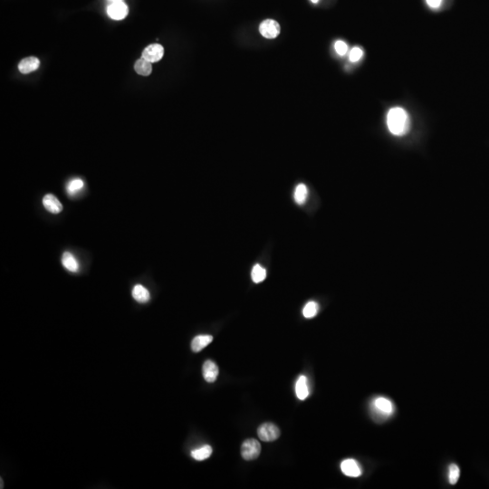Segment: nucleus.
Returning <instances> with one entry per match:
<instances>
[{
  "mask_svg": "<svg viewBox=\"0 0 489 489\" xmlns=\"http://www.w3.org/2000/svg\"><path fill=\"white\" fill-rule=\"evenodd\" d=\"M1 489H3V482H2V479H1Z\"/></svg>",
  "mask_w": 489,
  "mask_h": 489,
  "instance_id": "nucleus-28",
  "label": "nucleus"
},
{
  "mask_svg": "<svg viewBox=\"0 0 489 489\" xmlns=\"http://www.w3.org/2000/svg\"><path fill=\"white\" fill-rule=\"evenodd\" d=\"M108 1L110 2V4H112V3H116V2H122L123 0H108Z\"/></svg>",
  "mask_w": 489,
  "mask_h": 489,
  "instance_id": "nucleus-26",
  "label": "nucleus"
},
{
  "mask_svg": "<svg viewBox=\"0 0 489 489\" xmlns=\"http://www.w3.org/2000/svg\"><path fill=\"white\" fill-rule=\"evenodd\" d=\"M427 4L431 8H438L441 5L442 0H426Z\"/></svg>",
  "mask_w": 489,
  "mask_h": 489,
  "instance_id": "nucleus-25",
  "label": "nucleus"
},
{
  "mask_svg": "<svg viewBox=\"0 0 489 489\" xmlns=\"http://www.w3.org/2000/svg\"><path fill=\"white\" fill-rule=\"evenodd\" d=\"M342 472L350 477H358L362 474L359 463L353 458H348L341 464Z\"/></svg>",
  "mask_w": 489,
  "mask_h": 489,
  "instance_id": "nucleus-8",
  "label": "nucleus"
},
{
  "mask_svg": "<svg viewBox=\"0 0 489 489\" xmlns=\"http://www.w3.org/2000/svg\"><path fill=\"white\" fill-rule=\"evenodd\" d=\"M83 181L81 179H75L73 180H71L69 183H68L67 186V191L69 194L73 195L76 193L77 191L82 190L83 188Z\"/></svg>",
  "mask_w": 489,
  "mask_h": 489,
  "instance_id": "nucleus-22",
  "label": "nucleus"
},
{
  "mask_svg": "<svg viewBox=\"0 0 489 489\" xmlns=\"http://www.w3.org/2000/svg\"><path fill=\"white\" fill-rule=\"evenodd\" d=\"M259 32L265 38L274 39L280 34L281 27L278 22L273 19H266L260 24Z\"/></svg>",
  "mask_w": 489,
  "mask_h": 489,
  "instance_id": "nucleus-5",
  "label": "nucleus"
},
{
  "mask_svg": "<svg viewBox=\"0 0 489 489\" xmlns=\"http://www.w3.org/2000/svg\"><path fill=\"white\" fill-rule=\"evenodd\" d=\"M43 205L47 211L53 214H58L63 211V205L59 199L53 194H47L44 197Z\"/></svg>",
  "mask_w": 489,
  "mask_h": 489,
  "instance_id": "nucleus-11",
  "label": "nucleus"
},
{
  "mask_svg": "<svg viewBox=\"0 0 489 489\" xmlns=\"http://www.w3.org/2000/svg\"><path fill=\"white\" fill-rule=\"evenodd\" d=\"M261 452L260 443L254 439H249L243 442L241 446V456L245 460H253L258 458Z\"/></svg>",
  "mask_w": 489,
  "mask_h": 489,
  "instance_id": "nucleus-3",
  "label": "nucleus"
},
{
  "mask_svg": "<svg viewBox=\"0 0 489 489\" xmlns=\"http://www.w3.org/2000/svg\"><path fill=\"white\" fill-rule=\"evenodd\" d=\"M62 264L67 269L68 271L76 273L79 270V264L76 260V258L74 257L73 254L70 252H65L63 257H62Z\"/></svg>",
  "mask_w": 489,
  "mask_h": 489,
  "instance_id": "nucleus-15",
  "label": "nucleus"
},
{
  "mask_svg": "<svg viewBox=\"0 0 489 489\" xmlns=\"http://www.w3.org/2000/svg\"><path fill=\"white\" fill-rule=\"evenodd\" d=\"M372 408L374 413L380 415L381 418H387L393 413V403L384 397H378L374 400Z\"/></svg>",
  "mask_w": 489,
  "mask_h": 489,
  "instance_id": "nucleus-2",
  "label": "nucleus"
},
{
  "mask_svg": "<svg viewBox=\"0 0 489 489\" xmlns=\"http://www.w3.org/2000/svg\"><path fill=\"white\" fill-rule=\"evenodd\" d=\"M295 393L301 401H305L306 398L309 396V388H308V381L306 376L302 375L298 378L295 384Z\"/></svg>",
  "mask_w": 489,
  "mask_h": 489,
  "instance_id": "nucleus-13",
  "label": "nucleus"
},
{
  "mask_svg": "<svg viewBox=\"0 0 489 489\" xmlns=\"http://www.w3.org/2000/svg\"><path fill=\"white\" fill-rule=\"evenodd\" d=\"M318 311H319V306L316 302H313V301H311V302H308L306 304V306L304 307L303 309V314L304 316L307 318V319H310V318H312L314 317L317 313H318Z\"/></svg>",
  "mask_w": 489,
  "mask_h": 489,
  "instance_id": "nucleus-20",
  "label": "nucleus"
},
{
  "mask_svg": "<svg viewBox=\"0 0 489 489\" xmlns=\"http://www.w3.org/2000/svg\"><path fill=\"white\" fill-rule=\"evenodd\" d=\"M132 297L140 304H145L150 299L149 292L142 285H136L132 289Z\"/></svg>",
  "mask_w": 489,
  "mask_h": 489,
  "instance_id": "nucleus-14",
  "label": "nucleus"
},
{
  "mask_svg": "<svg viewBox=\"0 0 489 489\" xmlns=\"http://www.w3.org/2000/svg\"><path fill=\"white\" fill-rule=\"evenodd\" d=\"M211 454H212V448L209 445H206L201 448H196L193 451H191L192 457L198 461H202V460L209 458Z\"/></svg>",
  "mask_w": 489,
  "mask_h": 489,
  "instance_id": "nucleus-18",
  "label": "nucleus"
},
{
  "mask_svg": "<svg viewBox=\"0 0 489 489\" xmlns=\"http://www.w3.org/2000/svg\"><path fill=\"white\" fill-rule=\"evenodd\" d=\"M251 277L254 283H256V284L261 283L266 278V270L261 265L257 264V265H254V267L252 269Z\"/></svg>",
  "mask_w": 489,
  "mask_h": 489,
  "instance_id": "nucleus-19",
  "label": "nucleus"
},
{
  "mask_svg": "<svg viewBox=\"0 0 489 489\" xmlns=\"http://www.w3.org/2000/svg\"><path fill=\"white\" fill-rule=\"evenodd\" d=\"M39 66H40V60L37 57L28 56L27 58L21 60L18 65V70L22 74L27 75L36 71Z\"/></svg>",
  "mask_w": 489,
  "mask_h": 489,
  "instance_id": "nucleus-9",
  "label": "nucleus"
},
{
  "mask_svg": "<svg viewBox=\"0 0 489 489\" xmlns=\"http://www.w3.org/2000/svg\"><path fill=\"white\" fill-rule=\"evenodd\" d=\"M129 14V7L122 1L112 3L107 7V15L113 20H123Z\"/></svg>",
  "mask_w": 489,
  "mask_h": 489,
  "instance_id": "nucleus-6",
  "label": "nucleus"
},
{
  "mask_svg": "<svg viewBox=\"0 0 489 489\" xmlns=\"http://www.w3.org/2000/svg\"><path fill=\"white\" fill-rule=\"evenodd\" d=\"M212 341L213 336L211 335H197L191 342V350L194 353H198L211 343Z\"/></svg>",
  "mask_w": 489,
  "mask_h": 489,
  "instance_id": "nucleus-12",
  "label": "nucleus"
},
{
  "mask_svg": "<svg viewBox=\"0 0 489 489\" xmlns=\"http://www.w3.org/2000/svg\"><path fill=\"white\" fill-rule=\"evenodd\" d=\"M202 373H203L205 380L209 383H212L217 380L219 371H218V367L214 361L206 360L204 362L203 367H202Z\"/></svg>",
  "mask_w": 489,
  "mask_h": 489,
  "instance_id": "nucleus-10",
  "label": "nucleus"
},
{
  "mask_svg": "<svg viewBox=\"0 0 489 489\" xmlns=\"http://www.w3.org/2000/svg\"><path fill=\"white\" fill-rule=\"evenodd\" d=\"M164 55V48L159 44L149 45L143 50L142 57L145 60L152 63H157L163 59Z\"/></svg>",
  "mask_w": 489,
  "mask_h": 489,
  "instance_id": "nucleus-7",
  "label": "nucleus"
},
{
  "mask_svg": "<svg viewBox=\"0 0 489 489\" xmlns=\"http://www.w3.org/2000/svg\"><path fill=\"white\" fill-rule=\"evenodd\" d=\"M258 435L259 439L263 441H275L280 437V429L277 425L266 422L258 427Z\"/></svg>",
  "mask_w": 489,
  "mask_h": 489,
  "instance_id": "nucleus-4",
  "label": "nucleus"
},
{
  "mask_svg": "<svg viewBox=\"0 0 489 489\" xmlns=\"http://www.w3.org/2000/svg\"><path fill=\"white\" fill-rule=\"evenodd\" d=\"M308 197V189L305 184H298L293 192V198L297 205H304Z\"/></svg>",
  "mask_w": 489,
  "mask_h": 489,
  "instance_id": "nucleus-17",
  "label": "nucleus"
},
{
  "mask_svg": "<svg viewBox=\"0 0 489 489\" xmlns=\"http://www.w3.org/2000/svg\"><path fill=\"white\" fill-rule=\"evenodd\" d=\"M334 49H335V51H336L337 54L342 56V55L346 54L347 51H348V46H347L345 42L338 40L336 41L335 44H334Z\"/></svg>",
  "mask_w": 489,
  "mask_h": 489,
  "instance_id": "nucleus-24",
  "label": "nucleus"
},
{
  "mask_svg": "<svg viewBox=\"0 0 489 489\" xmlns=\"http://www.w3.org/2000/svg\"><path fill=\"white\" fill-rule=\"evenodd\" d=\"M363 56V51L362 49L358 47L356 48H353L351 52H350V55H349V58L351 61L355 63V62H358L359 60L361 59V57Z\"/></svg>",
  "mask_w": 489,
  "mask_h": 489,
  "instance_id": "nucleus-23",
  "label": "nucleus"
},
{
  "mask_svg": "<svg viewBox=\"0 0 489 489\" xmlns=\"http://www.w3.org/2000/svg\"><path fill=\"white\" fill-rule=\"evenodd\" d=\"M134 70L138 75L142 76H149L152 72L151 63L145 60L143 57L138 59L134 65Z\"/></svg>",
  "mask_w": 489,
  "mask_h": 489,
  "instance_id": "nucleus-16",
  "label": "nucleus"
},
{
  "mask_svg": "<svg viewBox=\"0 0 489 489\" xmlns=\"http://www.w3.org/2000/svg\"><path fill=\"white\" fill-rule=\"evenodd\" d=\"M459 475H460L459 468L456 464H451L449 466V469H448V481L449 483L451 485L456 484L459 479Z\"/></svg>",
  "mask_w": 489,
  "mask_h": 489,
  "instance_id": "nucleus-21",
  "label": "nucleus"
},
{
  "mask_svg": "<svg viewBox=\"0 0 489 489\" xmlns=\"http://www.w3.org/2000/svg\"><path fill=\"white\" fill-rule=\"evenodd\" d=\"M387 125L389 130L393 135H405L410 126V121L407 112L401 107L391 109L388 113Z\"/></svg>",
  "mask_w": 489,
  "mask_h": 489,
  "instance_id": "nucleus-1",
  "label": "nucleus"
},
{
  "mask_svg": "<svg viewBox=\"0 0 489 489\" xmlns=\"http://www.w3.org/2000/svg\"><path fill=\"white\" fill-rule=\"evenodd\" d=\"M311 1H312V3H313V4H316V3H318L319 0H311Z\"/></svg>",
  "mask_w": 489,
  "mask_h": 489,
  "instance_id": "nucleus-27",
  "label": "nucleus"
}]
</instances>
